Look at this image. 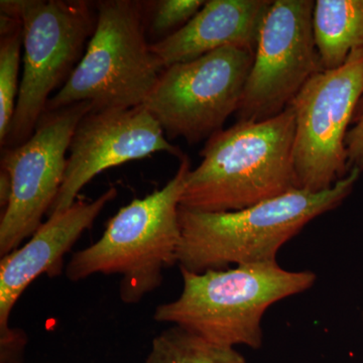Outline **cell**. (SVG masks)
<instances>
[{
	"mask_svg": "<svg viewBox=\"0 0 363 363\" xmlns=\"http://www.w3.org/2000/svg\"><path fill=\"white\" fill-rule=\"evenodd\" d=\"M204 4V0H159L149 2L152 13L150 33L155 35L168 33L169 37L187 25Z\"/></svg>",
	"mask_w": 363,
	"mask_h": 363,
	"instance_id": "cell-17",
	"label": "cell"
},
{
	"mask_svg": "<svg viewBox=\"0 0 363 363\" xmlns=\"http://www.w3.org/2000/svg\"><path fill=\"white\" fill-rule=\"evenodd\" d=\"M0 11L23 21V73L16 111L2 149L26 143L45 112L50 95L65 84L84 55L97 23L84 0H2Z\"/></svg>",
	"mask_w": 363,
	"mask_h": 363,
	"instance_id": "cell-6",
	"label": "cell"
},
{
	"mask_svg": "<svg viewBox=\"0 0 363 363\" xmlns=\"http://www.w3.org/2000/svg\"><path fill=\"white\" fill-rule=\"evenodd\" d=\"M360 174L352 169L323 192L296 189L238 211L214 213L180 206V269L200 274L229 264L277 262L281 247L309 222L342 204Z\"/></svg>",
	"mask_w": 363,
	"mask_h": 363,
	"instance_id": "cell-1",
	"label": "cell"
},
{
	"mask_svg": "<svg viewBox=\"0 0 363 363\" xmlns=\"http://www.w3.org/2000/svg\"><path fill=\"white\" fill-rule=\"evenodd\" d=\"M296 123L289 106L262 121H238L208 138L185 181L181 206L238 211L298 189L294 161Z\"/></svg>",
	"mask_w": 363,
	"mask_h": 363,
	"instance_id": "cell-2",
	"label": "cell"
},
{
	"mask_svg": "<svg viewBox=\"0 0 363 363\" xmlns=\"http://www.w3.org/2000/svg\"><path fill=\"white\" fill-rule=\"evenodd\" d=\"M11 182L9 174L4 169L0 172V206L6 209L11 199Z\"/></svg>",
	"mask_w": 363,
	"mask_h": 363,
	"instance_id": "cell-20",
	"label": "cell"
},
{
	"mask_svg": "<svg viewBox=\"0 0 363 363\" xmlns=\"http://www.w3.org/2000/svg\"><path fill=\"white\" fill-rule=\"evenodd\" d=\"M255 52L225 47L164 69L143 106L169 140L195 145L223 130L242 98Z\"/></svg>",
	"mask_w": 363,
	"mask_h": 363,
	"instance_id": "cell-7",
	"label": "cell"
},
{
	"mask_svg": "<svg viewBox=\"0 0 363 363\" xmlns=\"http://www.w3.org/2000/svg\"><path fill=\"white\" fill-rule=\"evenodd\" d=\"M312 0H272L236 117L262 121L286 111L312 76L323 71L314 32Z\"/></svg>",
	"mask_w": 363,
	"mask_h": 363,
	"instance_id": "cell-10",
	"label": "cell"
},
{
	"mask_svg": "<svg viewBox=\"0 0 363 363\" xmlns=\"http://www.w3.org/2000/svg\"><path fill=\"white\" fill-rule=\"evenodd\" d=\"M313 32L322 70H334L363 48V0H317Z\"/></svg>",
	"mask_w": 363,
	"mask_h": 363,
	"instance_id": "cell-14",
	"label": "cell"
},
{
	"mask_svg": "<svg viewBox=\"0 0 363 363\" xmlns=\"http://www.w3.org/2000/svg\"><path fill=\"white\" fill-rule=\"evenodd\" d=\"M355 125L346 136L348 169L363 171V114L354 121Z\"/></svg>",
	"mask_w": 363,
	"mask_h": 363,
	"instance_id": "cell-19",
	"label": "cell"
},
{
	"mask_svg": "<svg viewBox=\"0 0 363 363\" xmlns=\"http://www.w3.org/2000/svg\"><path fill=\"white\" fill-rule=\"evenodd\" d=\"M92 108L90 102H79L47 111L26 143L2 149L1 169L11 178V194L0 221L1 257L18 250L49 214L65 177L74 131Z\"/></svg>",
	"mask_w": 363,
	"mask_h": 363,
	"instance_id": "cell-9",
	"label": "cell"
},
{
	"mask_svg": "<svg viewBox=\"0 0 363 363\" xmlns=\"http://www.w3.org/2000/svg\"><path fill=\"white\" fill-rule=\"evenodd\" d=\"M362 96L363 48L339 68L315 74L293 100L298 189L323 192L350 174L345 140Z\"/></svg>",
	"mask_w": 363,
	"mask_h": 363,
	"instance_id": "cell-8",
	"label": "cell"
},
{
	"mask_svg": "<svg viewBox=\"0 0 363 363\" xmlns=\"http://www.w3.org/2000/svg\"><path fill=\"white\" fill-rule=\"evenodd\" d=\"M26 343L28 337L21 329L0 334V363H23Z\"/></svg>",
	"mask_w": 363,
	"mask_h": 363,
	"instance_id": "cell-18",
	"label": "cell"
},
{
	"mask_svg": "<svg viewBox=\"0 0 363 363\" xmlns=\"http://www.w3.org/2000/svg\"><path fill=\"white\" fill-rule=\"evenodd\" d=\"M180 271V296L157 307L154 319L183 327L220 345L253 350L262 346V320L267 310L309 290L316 281L314 272L286 271L277 262L200 274Z\"/></svg>",
	"mask_w": 363,
	"mask_h": 363,
	"instance_id": "cell-3",
	"label": "cell"
},
{
	"mask_svg": "<svg viewBox=\"0 0 363 363\" xmlns=\"http://www.w3.org/2000/svg\"><path fill=\"white\" fill-rule=\"evenodd\" d=\"M0 20V143L2 145L9 135L20 91L18 74L23 30L20 18L1 13Z\"/></svg>",
	"mask_w": 363,
	"mask_h": 363,
	"instance_id": "cell-16",
	"label": "cell"
},
{
	"mask_svg": "<svg viewBox=\"0 0 363 363\" xmlns=\"http://www.w3.org/2000/svg\"><path fill=\"white\" fill-rule=\"evenodd\" d=\"M363 114V96L362 98V100H360L359 104H358L357 109V113H355L354 119H353V121H355V119L358 118L360 116H362Z\"/></svg>",
	"mask_w": 363,
	"mask_h": 363,
	"instance_id": "cell-21",
	"label": "cell"
},
{
	"mask_svg": "<svg viewBox=\"0 0 363 363\" xmlns=\"http://www.w3.org/2000/svg\"><path fill=\"white\" fill-rule=\"evenodd\" d=\"M145 363H247L234 347L211 342L181 326L169 327L152 340Z\"/></svg>",
	"mask_w": 363,
	"mask_h": 363,
	"instance_id": "cell-15",
	"label": "cell"
},
{
	"mask_svg": "<svg viewBox=\"0 0 363 363\" xmlns=\"http://www.w3.org/2000/svg\"><path fill=\"white\" fill-rule=\"evenodd\" d=\"M272 0H208L187 25L150 44L162 70L225 47L255 52Z\"/></svg>",
	"mask_w": 363,
	"mask_h": 363,
	"instance_id": "cell-13",
	"label": "cell"
},
{
	"mask_svg": "<svg viewBox=\"0 0 363 363\" xmlns=\"http://www.w3.org/2000/svg\"><path fill=\"white\" fill-rule=\"evenodd\" d=\"M69 152L63 184L48 216L71 207L80 191L105 169L156 152L184 156L143 105L91 109L76 126Z\"/></svg>",
	"mask_w": 363,
	"mask_h": 363,
	"instance_id": "cell-11",
	"label": "cell"
},
{
	"mask_svg": "<svg viewBox=\"0 0 363 363\" xmlns=\"http://www.w3.org/2000/svg\"><path fill=\"white\" fill-rule=\"evenodd\" d=\"M84 55L47 111L79 102L92 109L142 106L162 71L145 35V2L102 0Z\"/></svg>",
	"mask_w": 363,
	"mask_h": 363,
	"instance_id": "cell-5",
	"label": "cell"
},
{
	"mask_svg": "<svg viewBox=\"0 0 363 363\" xmlns=\"http://www.w3.org/2000/svg\"><path fill=\"white\" fill-rule=\"evenodd\" d=\"M190 169V160L184 155L164 187L121 208L96 242L74 253L66 267L69 281L119 274V295L128 305L138 304L157 290L162 271L178 264L179 208Z\"/></svg>",
	"mask_w": 363,
	"mask_h": 363,
	"instance_id": "cell-4",
	"label": "cell"
},
{
	"mask_svg": "<svg viewBox=\"0 0 363 363\" xmlns=\"http://www.w3.org/2000/svg\"><path fill=\"white\" fill-rule=\"evenodd\" d=\"M116 196V189L111 188L93 201L76 200L68 209L49 216L23 247L1 257L0 334L11 329L9 317L26 288L42 274L54 276L61 269L66 253Z\"/></svg>",
	"mask_w": 363,
	"mask_h": 363,
	"instance_id": "cell-12",
	"label": "cell"
}]
</instances>
